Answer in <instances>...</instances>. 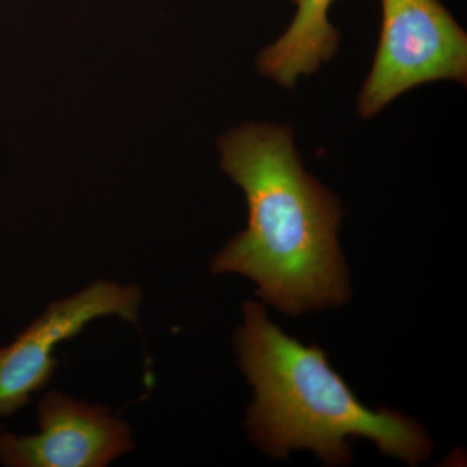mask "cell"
<instances>
[{
  "mask_svg": "<svg viewBox=\"0 0 467 467\" xmlns=\"http://www.w3.org/2000/svg\"><path fill=\"white\" fill-rule=\"evenodd\" d=\"M220 150L247 198L248 225L212 260V272L248 276L292 317L346 303L339 201L304 171L291 129L251 122L221 138Z\"/></svg>",
  "mask_w": 467,
  "mask_h": 467,
  "instance_id": "obj_1",
  "label": "cell"
},
{
  "mask_svg": "<svg viewBox=\"0 0 467 467\" xmlns=\"http://www.w3.org/2000/svg\"><path fill=\"white\" fill-rule=\"evenodd\" d=\"M243 313L234 342L254 389L247 429L257 447L281 459L309 450L325 465L343 466L352 461L347 439L365 438L411 466L429 459L432 442L416 420L364 407L324 350L285 335L259 303L247 301Z\"/></svg>",
  "mask_w": 467,
  "mask_h": 467,
  "instance_id": "obj_2",
  "label": "cell"
},
{
  "mask_svg": "<svg viewBox=\"0 0 467 467\" xmlns=\"http://www.w3.org/2000/svg\"><path fill=\"white\" fill-rule=\"evenodd\" d=\"M383 20L358 112L373 117L405 91L427 82L466 84L467 36L439 0H382Z\"/></svg>",
  "mask_w": 467,
  "mask_h": 467,
  "instance_id": "obj_3",
  "label": "cell"
},
{
  "mask_svg": "<svg viewBox=\"0 0 467 467\" xmlns=\"http://www.w3.org/2000/svg\"><path fill=\"white\" fill-rule=\"evenodd\" d=\"M142 294L137 285L97 281L67 299L55 301L11 346L0 348V417L26 407L32 393L50 382L57 344L77 337L94 319L115 316L138 322Z\"/></svg>",
  "mask_w": 467,
  "mask_h": 467,
  "instance_id": "obj_4",
  "label": "cell"
},
{
  "mask_svg": "<svg viewBox=\"0 0 467 467\" xmlns=\"http://www.w3.org/2000/svg\"><path fill=\"white\" fill-rule=\"evenodd\" d=\"M41 431L0 434V462L11 467H104L134 448L124 420L60 392L38 405Z\"/></svg>",
  "mask_w": 467,
  "mask_h": 467,
  "instance_id": "obj_5",
  "label": "cell"
},
{
  "mask_svg": "<svg viewBox=\"0 0 467 467\" xmlns=\"http://www.w3.org/2000/svg\"><path fill=\"white\" fill-rule=\"evenodd\" d=\"M296 15L284 36L257 58L264 76L294 88L301 75H312L339 47V33L328 21L334 0H294Z\"/></svg>",
  "mask_w": 467,
  "mask_h": 467,
  "instance_id": "obj_6",
  "label": "cell"
}]
</instances>
